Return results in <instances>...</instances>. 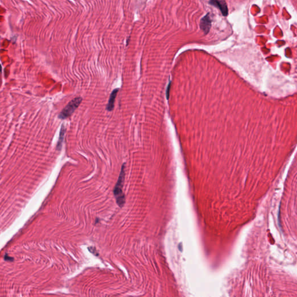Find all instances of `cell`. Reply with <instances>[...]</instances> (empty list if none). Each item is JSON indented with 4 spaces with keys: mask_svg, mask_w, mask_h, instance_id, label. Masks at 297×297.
<instances>
[{
    "mask_svg": "<svg viewBox=\"0 0 297 297\" xmlns=\"http://www.w3.org/2000/svg\"><path fill=\"white\" fill-rule=\"evenodd\" d=\"M211 22L208 14L202 19L201 23H200V27L203 30V31L206 33V34L208 33L209 29L211 27Z\"/></svg>",
    "mask_w": 297,
    "mask_h": 297,
    "instance_id": "5",
    "label": "cell"
},
{
    "mask_svg": "<svg viewBox=\"0 0 297 297\" xmlns=\"http://www.w3.org/2000/svg\"><path fill=\"white\" fill-rule=\"evenodd\" d=\"M125 179V166L123 165L118 181L114 189V195L116 202L120 207H123L125 204V196L123 191L124 182Z\"/></svg>",
    "mask_w": 297,
    "mask_h": 297,
    "instance_id": "1",
    "label": "cell"
},
{
    "mask_svg": "<svg viewBox=\"0 0 297 297\" xmlns=\"http://www.w3.org/2000/svg\"><path fill=\"white\" fill-rule=\"evenodd\" d=\"M119 90V88H116V89H114L113 91H112V92L111 93V94H110V98H109V100L107 106H106V109H107L109 112H112L113 109H114V102H115V100H116V96H117V94L118 93Z\"/></svg>",
    "mask_w": 297,
    "mask_h": 297,
    "instance_id": "4",
    "label": "cell"
},
{
    "mask_svg": "<svg viewBox=\"0 0 297 297\" xmlns=\"http://www.w3.org/2000/svg\"><path fill=\"white\" fill-rule=\"evenodd\" d=\"M209 3L211 5L218 8L224 16H226L227 15L228 9H227V4H226L225 1H209Z\"/></svg>",
    "mask_w": 297,
    "mask_h": 297,
    "instance_id": "3",
    "label": "cell"
},
{
    "mask_svg": "<svg viewBox=\"0 0 297 297\" xmlns=\"http://www.w3.org/2000/svg\"><path fill=\"white\" fill-rule=\"evenodd\" d=\"M65 134V128L64 125H62V128H61V130H60V131L59 138L58 142V145H57V149L58 150H60L61 149L62 146V143H63V139H64Z\"/></svg>",
    "mask_w": 297,
    "mask_h": 297,
    "instance_id": "6",
    "label": "cell"
},
{
    "mask_svg": "<svg viewBox=\"0 0 297 297\" xmlns=\"http://www.w3.org/2000/svg\"><path fill=\"white\" fill-rule=\"evenodd\" d=\"M83 101L81 97H77L70 102L59 114V118L62 120L67 119L71 116L75 112Z\"/></svg>",
    "mask_w": 297,
    "mask_h": 297,
    "instance_id": "2",
    "label": "cell"
},
{
    "mask_svg": "<svg viewBox=\"0 0 297 297\" xmlns=\"http://www.w3.org/2000/svg\"><path fill=\"white\" fill-rule=\"evenodd\" d=\"M88 250H89V251H90L91 252H92V254H95V255H96V256H98V254L96 253V249H95V248H94V247H89V248H88Z\"/></svg>",
    "mask_w": 297,
    "mask_h": 297,
    "instance_id": "7",
    "label": "cell"
},
{
    "mask_svg": "<svg viewBox=\"0 0 297 297\" xmlns=\"http://www.w3.org/2000/svg\"><path fill=\"white\" fill-rule=\"evenodd\" d=\"M170 84L168 85V88H167V90H166V97H167V99H168V94H169V93H168V91H169V89H170Z\"/></svg>",
    "mask_w": 297,
    "mask_h": 297,
    "instance_id": "8",
    "label": "cell"
}]
</instances>
